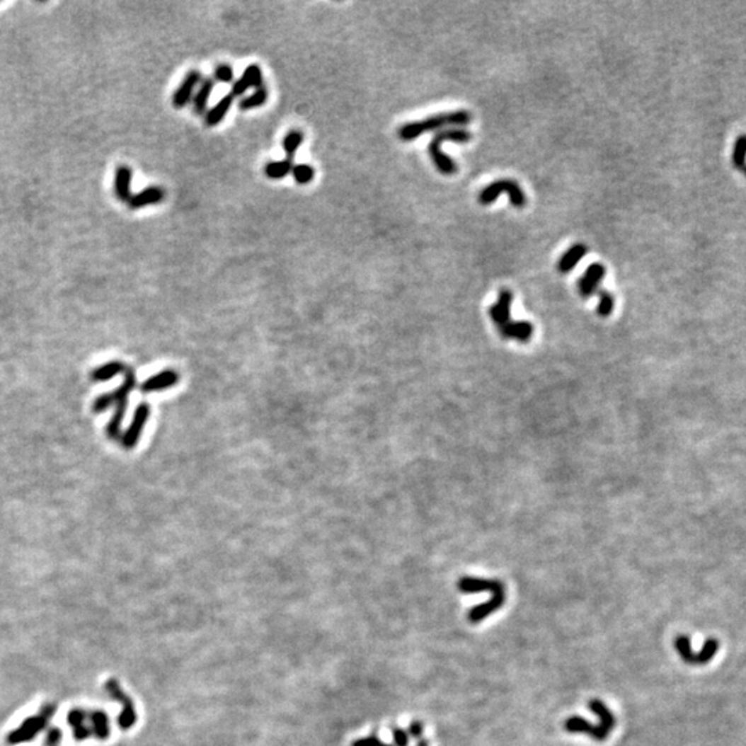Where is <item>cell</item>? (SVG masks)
<instances>
[{
	"mask_svg": "<svg viewBox=\"0 0 746 746\" xmlns=\"http://www.w3.org/2000/svg\"><path fill=\"white\" fill-rule=\"evenodd\" d=\"M133 178V172L129 166L122 165L116 169L115 173V194L117 200L122 202H127L132 197L130 193V184Z\"/></svg>",
	"mask_w": 746,
	"mask_h": 746,
	"instance_id": "d6986e66",
	"label": "cell"
},
{
	"mask_svg": "<svg viewBox=\"0 0 746 746\" xmlns=\"http://www.w3.org/2000/svg\"><path fill=\"white\" fill-rule=\"evenodd\" d=\"M149 413H151V409H149V405L147 402L140 403L136 408L130 426L127 427V430L125 431V434L120 438V442H122L123 448L133 449L137 445V442H139V440L142 437L144 427H145V425H147V422L149 419Z\"/></svg>",
	"mask_w": 746,
	"mask_h": 746,
	"instance_id": "ba28073f",
	"label": "cell"
},
{
	"mask_svg": "<svg viewBox=\"0 0 746 746\" xmlns=\"http://www.w3.org/2000/svg\"><path fill=\"white\" fill-rule=\"evenodd\" d=\"M604 275H605V267L602 263L590 264L587 267V270L585 271L583 277L578 282L580 294L585 299H587V297L593 296L595 293H599L600 284L603 281Z\"/></svg>",
	"mask_w": 746,
	"mask_h": 746,
	"instance_id": "7c38bea8",
	"label": "cell"
},
{
	"mask_svg": "<svg viewBox=\"0 0 746 746\" xmlns=\"http://www.w3.org/2000/svg\"><path fill=\"white\" fill-rule=\"evenodd\" d=\"M136 373L132 369V368H126L125 371V380L123 383L114 390L111 393H107V394H103L100 396L94 403H93V409L96 413H100V412H104L107 411L111 405H127V400H129V394L134 390L136 387Z\"/></svg>",
	"mask_w": 746,
	"mask_h": 746,
	"instance_id": "8992f818",
	"label": "cell"
},
{
	"mask_svg": "<svg viewBox=\"0 0 746 746\" xmlns=\"http://www.w3.org/2000/svg\"><path fill=\"white\" fill-rule=\"evenodd\" d=\"M213 88H214V81L213 78H203L200 87L193 98V107H194V113L197 115H203L206 108H207V103H209V98L213 93Z\"/></svg>",
	"mask_w": 746,
	"mask_h": 746,
	"instance_id": "44dd1931",
	"label": "cell"
},
{
	"mask_svg": "<svg viewBox=\"0 0 746 746\" xmlns=\"http://www.w3.org/2000/svg\"><path fill=\"white\" fill-rule=\"evenodd\" d=\"M267 100H268L267 87H260V88H256L251 96L241 98L238 103V108L241 111H251V110L263 107L267 103Z\"/></svg>",
	"mask_w": 746,
	"mask_h": 746,
	"instance_id": "603a6c76",
	"label": "cell"
},
{
	"mask_svg": "<svg viewBox=\"0 0 746 746\" xmlns=\"http://www.w3.org/2000/svg\"><path fill=\"white\" fill-rule=\"evenodd\" d=\"M234 100H235V97L232 94H227L214 107H212L206 113V119H205L206 125L209 127L220 125L224 120V117L229 114V111H230L231 107L234 104Z\"/></svg>",
	"mask_w": 746,
	"mask_h": 746,
	"instance_id": "ffe728a7",
	"label": "cell"
},
{
	"mask_svg": "<svg viewBox=\"0 0 746 746\" xmlns=\"http://www.w3.org/2000/svg\"><path fill=\"white\" fill-rule=\"evenodd\" d=\"M88 713L82 709H72L68 713V724L72 728L74 737L76 741H85L91 735V728L88 725Z\"/></svg>",
	"mask_w": 746,
	"mask_h": 746,
	"instance_id": "e0dca14e",
	"label": "cell"
},
{
	"mask_svg": "<svg viewBox=\"0 0 746 746\" xmlns=\"http://www.w3.org/2000/svg\"><path fill=\"white\" fill-rule=\"evenodd\" d=\"M589 708L590 711L600 718V723L597 725H595V731H593V735L592 738L596 740L597 742H603L604 740H607L615 725V718L612 715V712L608 709V706L604 704L603 701L600 699H592L589 702Z\"/></svg>",
	"mask_w": 746,
	"mask_h": 746,
	"instance_id": "9c48e42d",
	"label": "cell"
},
{
	"mask_svg": "<svg viewBox=\"0 0 746 746\" xmlns=\"http://www.w3.org/2000/svg\"><path fill=\"white\" fill-rule=\"evenodd\" d=\"M461 593H481V592H489L495 593L498 590L505 589V585L500 580L496 579H481V578H471V576H463L458 583Z\"/></svg>",
	"mask_w": 746,
	"mask_h": 746,
	"instance_id": "5bb4252c",
	"label": "cell"
},
{
	"mask_svg": "<svg viewBox=\"0 0 746 746\" xmlns=\"http://www.w3.org/2000/svg\"><path fill=\"white\" fill-rule=\"evenodd\" d=\"M202 74L198 69H191L183 79V82L176 88L173 94V107L177 110L184 108L191 100L193 94L197 86H200L202 82Z\"/></svg>",
	"mask_w": 746,
	"mask_h": 746,
	"instance_id": "30bf717a",
	"label": "cell"
},
{
	"mask_svg": "<svg viewBox=\"0 0 746 746\" xmlns=\"http://www.w3.org/2000/svg\"><path fill=\"white\" fill-rule=\"evenodd\" d=\"M506 193L510 198V203L515 206V207H524L525 203H527V197L524 194V191L521 190V187L517 184L516 181L513 180H498L492 184H489L488 187H486L481 194H480V203L483 205H489L493 201H496V198Z\"/></svg>",
	"mask_w": 746,
	"mask_h": 746,
	"instance_id": "5b68a950",
	"label": "cell"
},
{
	"mask_svg": "<svg viewBox=\"0 0 746 746\" xmlns=\"http://www.w3.org/2000/svg\"><path fill=\"white\" fill-rule=\"evenodd\" d=\"M180 381V374L173 371V369H165L162 372L156 373L151 377H148L143 384H142V391L143 393H156V391H163V390H168V389H172L173 386H176L177 383Z\"/></svg>",
	"mask_w": 746,
	"mask_h": 746,
	"instance_id": "9a60e30c",
	"label": "cell"
},
{
	"mask_svg": "<svg viewBox=\"0 0 746 746\" xmlns=\"http://www.w3.org/2000/svg\"><path fill=\"white\" fill-rule=\"evenodd\" d=\"M292 176L294 178V181L300 185H306V184H310L314 177H316V171L311 165H307V163H299V165H294L293 169H292Z\"/></svg>",
	"mask_w": 746,
	"mask_h": 746,
	"instance_id": "83f0119b",
	"label": "cell"
},
{
	"mask_svg": "<svg viewBox=\"0 0 746 746\" xmlns=\"http://www.w3.org/2000/svg\"><path fill=\"white\" fill-rule=\"evenodd\" d=\"M351 746H393V745H390V744H384V742H383V741H381V740H380V738H379V737H377V734H376V733H373V734H371V735H369V737H367V738H360V740H357V741H354V742H352V745H351Z\"/></svg>",
	"mask_w": 746,
	"mask_h": 746,
	"instance_id": "1f68e13d",
	"label": "cell"
},
{
	"mask_svg": "<svg viewBox=\"0 0 746 746\" xmlns=\"http://www.w3.org/2000/svg\"><path fill=\"white\" fill-rule=\"evenodd\" d=\"M416 746H429V741L427 740H420Z\"/></svg>",
	"mask_w": 746,
	"mask_h": 746,
	"instance_id": "d590c367",
	"label": "cell"
},
{
	"mask_svg": "<svg viewBox=\"0 0 746 746\" xmlns=\"http://www.w3.org/2000/svg\"><path fill=\"white\" fill-rule=\"evenodd\" d=\"M393 738H394L396 746H408L409 744L408 733L400 727H393Z\"/></svg>",
	"mask_w": 746,
	"mask_h": 746,
	"instance_id": "d6a6232c",
	"label": "cell"
},
{
	"mask_svg": "<svg viewBox=\"0 0 746 746\" xmlns=\"http://www.w3.org/2000/svg\"><path fill=\"white\" fill-rule=\"evenodd\" d=\"M88 723L91 728V734L100 740L105 741L111 735V727H110V718L103 711H91L88 712Z\"/></svg>",
	"mask_w": 746,
	"mask_h": 746,
	"instance_id": "ac0fdd59",
	"label": "cell"
},
{
	"mask_svg": "<svg viewBox=\"0 0 746 746\" xmlns=\"http://www.w3.org/2000/svg\"><path fill=\"white\" fill-rule=\"evenodd\" d=\"M61 742L59 728H50L46 735V746H58Z\"/></svg>",
	"mask_w": 746,
	"mask_h": 746,
	"instance_id": "e575fe53",
	"label": "cell"
},
{
	"mask_svg": "<svg viewBox=\"0 0 746 746\" xmlns=\"http://www.w3.org/2000/svg\"><path fill=\"white\" fill-rule=\"evenodd\" d=\"M213 81L220 84H232L234 82V69L230 64H219L214 69Z\"/></svg>",
	"mask_w": 746,
	"mask_h": 746,
	"instance_id": "4dcf8cb0",
	"label": "cell"
},
{
	"mask_svg": "<svg viewBox=\"0 0 746 746\" xmlns=\"http://www.w3.org/2000/svg\"><path fill=\"white\" fill-rule=\"evenodd\" d=\"M163 200H165L163 188L158 185H151V187H147L143 191H140L139 194L132 195L127 203L130 209H142L149 205L161 203Z\"/></svg>",
	"mask_w": 746,
	"mask_h": 746,
	"instance_id": "2e32d148",
	"label": "cell"
},
{
	"mask_svg": "<svg viewBox=\"0 0 746 746\" xmlns=\"http://www.w3.org/2000/svg\"><path fill=\"white\" fill-rule=\"evenodd\" d=\"M505 602H506V592H505V589L495 592L488 602L474 605L469 611V621L471 624L481 622L483 619H486L490 614H493L495 611L502 608V605L505 604Z\"/></svg>",
	"mask_w": 746,
	"mask_h": 746,
	"instance_id": "4fadbf2b",
	"label": "cell"
},
{
	"mask_svg": "<svg viewBox=\"0 0 746 746\" xmlns=\"http://www.w3.org/2000/svg\"><path fill=\"white\" fill-rule=\"evenodd\" d=\"M512 303L513 293L509 289H502L498 302L489 309V316L503 339H516L527 343L534 335V325L528 321H513L510 313Z\"/></svg>",
	"mask_w": 746,
	"mask_h": 746,
	"instance_id": "6da1fadb",
	"label": "cell"
},
{
	"mask_svg": "<svg viewBox=\"0 0 746 746\" xmlns=\"http://www.w3.org/2000/svg\"><path fill=\"white\" fill-rule=\"evenodd\" d=\"M744 171H745V173H746V166H745V168H744Z\"/></svg>",
	"mask_w": 746,
	"mask_h": 746,
	"instance_id": "8d00e7d4",
	"label": "cell"
},
{
	"mask_svg": "<svg viewBox=\"0 0 746 746\" xmlns=\"http://www.w3.org/2000/svg\"><path fill=\"white\" fill-rule=\"evenodd\" d=\"M675 647L684 662L689 665H705L716 655L720 643L716 638H709L699 653H694L691 650L689 636H677L675 640Z\"/></svg>",
	"mask_w": 746,
	"mask_h": 746,
	"instance_id": "52a82bcc",
	"label": "cell"
},
{
	"mask_svg": "<svg viewBox=\"0 0 746 746\" xmlns=\"http://www.w3.org/2000/svg\"><path fill=\"white\" fill-rule=\"evenodd\" d=\"M599 296H600V303H599V307H597V314L600 316H611L612 310H614V297L609 292H605V290H599Z\"/></svg>",
	"mask_w": 746,
	"mask_h": 746,
	"instance_id": "f546056e",
	"label": "cell"
},
{
	"mask_svg": "<svg viewBox=\"0 0 746 746\" xmlns=\"http://www.w3.org/2000/svg\"><path fill=\"white\" fill-rule=\"evenodd\" d=\"M125 371H126V367L122 362L113 361V362H107L103 367H98L97 369H94V372L91 373V377L96 381H107L115 377L116 374L125 372Z\"/></svg>",
	"mask_w": 746,
	"mask_h": 746,
	"instance_id": "d4e9b609",
	"label": "cell"
},
{
	"mask_svg": "<svg viewBox=\"0 0 746 746\" xmlns=\"http://www.w3.org/2000/svg\"><path fill=\"white\" fill-rule=\"evenodd\" d=\"M733 163L738 169H744L746 166V134H742L737 139L734 152H733Z\"/></svg>",
	"mask_w": 746,
	"mask_h": 746,
	"instance_id": "f1b7e54d",
	"label": "cell"
},
{
	"mask_svg": "<svg viewBox=\"0 0 746 746\" xmlns=\"http://www.w3.org/2000/svg\"><path fill=\"white\" fill-rule=\"evenodd\" d=\"M56 712H57V705L54 704L45 705L38 715L24 720L23 724H20L14 731H11L7 735V742L10 745H18V744L32 741L47 727L49 720L53 718Z\"/></svg>",
	"mask_w": 746,
	"mask_h": 746,
	"instance_id": "3957f363",
	"label": "cell"
},
{
	"mask_svg": "<svg viewBox=\"0 0 746 746\" xmlns=\"http://www.w3.org/2000/svg\"><path fill=\"white\" fill-rule=\"evenodd\" d=\"M564 728L566 731L571 734H587L589 737H592L595 731V725L589 720L580 718V716H571L567 718L564 723Z\"/></svg>",
	"mask_w": 746,
	"mask_h": 746,
	"instance_id": "484cf974",
	"label": "cell"
},
{
	"mask_svg": "<svg viewBox=\"0 0 746 746\" xmlns=\"http://www.w3.org/2000/svg\"><path fill=\"white\" fill-rule=\"evenodd\" d=\"M303 142H304V134L302 130L294 129L287 133V136L282 140V148L287 154V159H293V156L296 155L297 149L302 147Z\"/></svg>",
	"mask_w": 746,
	"mask_h": 746,
	"instance_id": "4316f807",
	"label": "cell"
},
{
	"mask_svg": "<svg viewBox=\"0 0 746 746\" xmlns=\"http://www.w3.org/2000/svg\"><path fill=\"white\" fill-rule=\"evenodd\" d=\"M263 86H264V84H263V71H261L260 65L258 64H251L242 72L241 78H238L234 82L230 94H232L234 97H241L249 88H253V87L260 88V87Z\"/></svg>",
	"mask_w": 746,
	"mask_h": 746,
	"instance_id": "8fae6325",
	"label": "cell"
},
{
	"mask_svg": "<svg viewBox=\"0 0 746 746\" xmlns=\"http://www.w3.org/2000/svg\"><path fill=\"white\" fill-rule=\"evenodd\" d=\"M586 253H587V246H585L583 243H575L574 246L570 248L563 255V258H560L558 271L563 274L570 272L571 270H574L575 265H578V263L585 258Z\"/></svg>",
	"mask_w": 746,
	"mask_h": 746,
	"instance_id": "7402d4cb",
	"label": "cell"
},
{
	"mask_svg": "<svg viewBox=\"0 0 746 746\" xmlns=\"http://www.w3.org/2000/svg\"><path fill=\"white\" fill-rule=\"evenodd\" d=\"M104 689H105V691L108 692V695L113 699H115L122 705V711H120V713L117 716L119 728L123 730V731L130 730L137 723V712H136V706H134L133 699L122 689L119 682L115 680V679L107 680Z\"/></svg>",
	"mask_w": 746,
	"mask_h": 746,
	"instance_id": "277c9868",
	"label": "cell"
},
{
	"mask_svg": "<svg viewBox=\"0 0 746 746\" xmlns=\"http://www.w3.org/2000/svg\"><path fill=\"white\" fill-rule=\"evenodd\" d=\"M293 161L292 159H282V161H274V162H268L265 166H264V174L270 178V180H282L285 178L289 173H292L293 169Z\"/></svg>",
	"mask_w": 746,
	"mask_h": 746,
	"instance_id": "cb8c5ba5",
	"label": "cell"
},
{
	"mask_svg": "<svg viewBox=\"0 0 746 746\" xmlns=\"http://www.w3.org/2000/svg\"><path fill=\"white\" fill-rule=\"evenodd\" d=\"M470 122H471V114L464 110L438 114V115L430 116L422 120H415V122L402 125L398 129V137L402 142H412L427 132L438 130L445 126H463V125H469Z\"/></svg>",
	"mask_w": 746,
	"mask_h": 746,
	"instance_id": "7a4b0ae2",
	"label": "cell"
},
{
	"mask_svg": "<svg viewBox=\"0 0 746 746\" xmlns=\"http://www.w3.org/2000/svg\"><path fill=\"white\" fill-rule=\"evenodd\" d=\"M408 735H411L412 738H416V740H422V735H423V723L419 721V720H413L409 727H408Z\"/></svg>",
	"mask_w": 746,
	"mask_h": 746,
	"instance_id": "836d02e7",
	"label": "cell"
}]
</instances>
